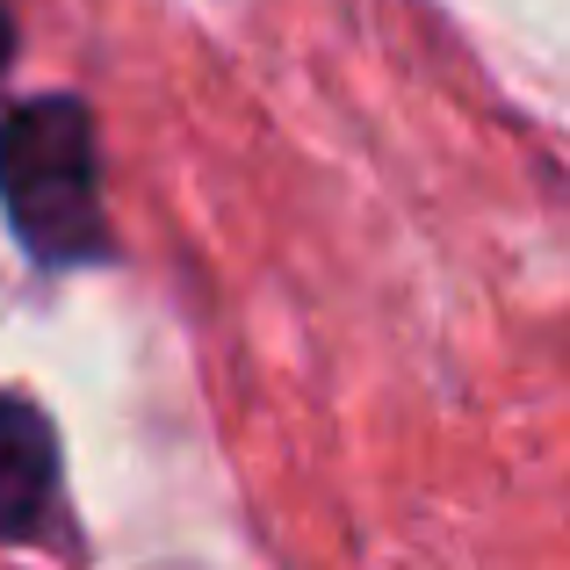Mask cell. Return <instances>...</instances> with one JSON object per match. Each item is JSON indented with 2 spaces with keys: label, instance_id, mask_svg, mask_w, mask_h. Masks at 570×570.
Listing matches in <instances>:
<instances>
[{
  "label": "cell",
  "instance_id": "obj_3",
  "mask_svg": "<svg viewBox=\"0 0 570 570\" xmlns=\"http://www.w3.org/2000/svg\"><path fill=\"white\" fill-rule=\"evenodd\" d=\"M8 58H14V22H8V8H0V72H8Z\"/></svg>",
  "mask_w": 570,
  "mask_h": 570
},
{
  "label": "cell",
  "instance_id": "obj_1",
  "mask_svg": "<svg viewBox=\"0 0 570 570\" xmlns=\"http://www.w3.org/2000/svg\"><path fill=\"white\" fill-rule=\"evenodd\" d=\"M0 209L43 267L101 261L109 224L95 181V124L72 95H37L0 124Z\"/></svg>",
  "mask_w": 570,
  "mask_h": 570
},
{
  "label": "cell",
  "instance_id": "obj_2",
  "mask_svg": "<svg viewBox=\"0 0 570 570\" xmlns=\"http://www.w3.org/2000/svg\"><path fill=\"white\" fill-rule=\"evenodd\" d=\"M58 520V433L29 397H0V542L37 549Z\"/></svg>",
  "mask_w": 570,
  "mask_h": 570
}]
</instances>
